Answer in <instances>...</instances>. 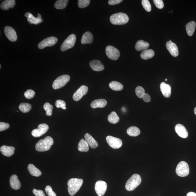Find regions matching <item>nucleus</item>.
Listing matches in <instances>:
<instances>
[{
    "mask_svg": "<svg viewBox=\"0 0 196 196\" xmlns=\"http://www.w3.org/2000/svg\"><path fill=\"white\" fill-rule=\"evenodd\" d=\"M141 182V176L138 174H133L126 183L125 189L128 191H133L140 185Z\"/></svg>",
    "mask_w": 196,
    "mask_h": 196,
    "instance_id": "20e7f679",
    "label": "nucleus"
},
{
    "mask_svg": "<svg viewBox=\"0 0 196 196\" xmlns=\"http://www.w3.org/2000/svg\"><path fill=\"white\" fill-rule=\"evenodd\" d=\"M76 41V36L75 34L70 35L61 44V50L62 51H65L68 49H70L74 46Z\"/></svg>",
    "mask_w": 196,
    "mask_h": 196,
    "instance_id": "0eeeda50",
    "label": "nucleus"
},
{
    "mask_svg": "<svg viewBox=\"0 0 196 196\" xmlns=\"http://www.w3.org/2000/svg\"><path fill=\"white\" fill-rule=\"evenodd\" d=\"M49 129V127L46 124H41L38 126V129L32 131L31 134L35 137H39L45 134Z\"/></svg>",
    "mask_w": 196,
    "mask_h": 196,
    "instance_id": "9d476101",
    "label": "nucleus"
},
{
    "mask_svg": "<svg viewBox=\"0 0 196 196\" xmlns=\"http://www.w3.org/2000/svg\"><path fill=\"white\" fill-rule=\"evenodd\" d=\"M154 55V52L151 49L146 50H143L140 55L142 59L147 60L152 58Z\"/></svg>",
    "mask_w": 196,
    "mask_h": 196,
    "instance_id": "c85d7f7f",
    "label": "nucleus"
},
{
    "mask_svg": "<svg viewBox=\"0 0 196 196\" xmlns=\"http://www.w3.org/2000/svg\"><path fill=\"white\" fill-rule=\"evenodd\" d=\"M44 109L46 111V114L48 116H51L52 115V110L53 109V106L50 105L49 103L46 102L43 106Z\"/></svg>",
    "mask_w": 196,
    "mask_h": 196,
    "instance_id": "c9c22d12",
    "label": "nucleus"
},
{
    "mask_svg": "<svg viewBox=\"0 0 196 196\" xmlns=\"http://www.w3.org/2000/svg\"><path fill=\"white\" fill-rule=\"evenodd\" d=\"M28 170L32 176L38 177L42 175V172L36 167L34 165L29 164L28 166Z\"/></svg>",
    "mask_w": 196,
    "mask_h": 196,
    "instance_id": "bb28decb",
    "label": "nucleus"
},
{
    "mask_svg": "<svg viewBox=\"0 0 196 196\" xmlns=\"http://www.w3.org/2000/svg\"><path fill=\"white\" fill-rule=\"evenodd\" d=\"M85 141L91 148L95 149L98 146V143L95 139L89 133H86L84 135Z\"/></svg>",
    "mask_w": 196,
    "mask_h": 196,
    "instance_id": "5701e85b",
    "label": "nucleus"
},
{
    "mask_svg": "<svg viewBox=\"0 0 196 196\" xmlns=\"http://www.w3.org/2000/svg\"><path fill=\"white\" fill-rule=\"evenodd\" d=\"M38 17H39V18H41V15L39 13H38Z\"/></svg>",
    "mask_w": 196,
    "mask_h": 196,
    "instance_id": "8fccbe9b",
    "label": "nucleus"
},
{
    "mask_svg": "<svg viewBox=\"0 0 196 196\" xmlns=\"http://www.w3.org/2000/svg\"><path fill=\"white\" fill-rule=\"evenodd\" d=\"M106 54L110 59L116 61L120 56V52L118 49L113 46H108L106 48Z\"/></svg>",
    "mask_w": 196,
    "mask_h": 196,
    "instance_id": "6e6552de",
    "label": "nucleus"
},
{
    "mask_svg": "<svg viewBox=\"0 0 196 196\" xmlns=\"http://www.w3.org/2000/svg\"><path fill=\"white\" fill-rule=\"evenodd\" d=\"M142 4L145 10L147 12L151 11V7L150 2L148 0H142Z\"/></svg>",
    "mask_w": 196,
    "mask_h": 196,
    "instance_id": "58836bf2",
    "label": "nucleus"
},
{
    "mask_svg": "<svg viewBox=\"0 0 196 196\" xmlns=\"http://www.w3.org/2000/svg\"><path fill=\"white\" fill-rule=\"evenodd\" d=\"M153 1L157 8L162 9L164 8V3L162 0H154Z\"/></svg>",
    "mask_w": 196,
    "mask_h": 196,
    "instance_id": "37998d69",
    "label": "nucleus"
},
{
    "mask_svg": "<svg viewBox=\"0 0 196 196\" xmlns=\"http://www.w3.org/2000/svg\"><path fill=\"white\" fill-rule=\"evenodd\" d=\"M175 129L176 132L180 137L184 139H186L187 137L188 131L183 125L181 124H178L176 126Z\"/></svg>",
    "mask_w": 196,
    "mask_h": 196,
    "instance_id": "dca6fc26",
    "label": "nucleus"
},
{
    "mask_svg": "<svg viewBox=\"0 0 196 196\" xmlns=\"http://www.w3.org/2000/svg\"><path fill=\"white\" fill-rule=\"evenodd\" d=\"M70 77L69 76L65 75L61 76L56 79L52 84V87L55 90H57L65 86L68 82Z\"/></svg>",
    "mask_w": 196,
    "mask_h": 196,
    "instance_id": "39448f33",
    "label": "nucleus"
},
{
    "mask_svg": "<svg viewBox=\"0 0 196 196\" xmlns=\"http://www.w3.org/2000/svg\"><path fill=\"white\" fill-rule=\"evenodd\" d=\"M9 183L12 189L17 190L20 189L21 183L16 175H13L11 176Z\"/></svg>",
    "mask_w": 196,
    "mask_h": 196,
    "instance_id": "a211bd4d",
    "label": "nucleus"
},
{
    "mask_svg": "<svg viewBox=\"0 0 196 196\" xmlns=\"http://www.w3.org/2000/svg\"><path fill=\"white\" fill-rule=\"evenodd\" d=\"M90 65L91 68L94 71H102L104 69V65L98 60H94L91 61L90 63Z\"/></svg>",
    "mask_w": 196,
    "mask_h": 196,
    "instance_id": "6ab92c4d",
    "label": "nucleus"
},
{
    "mask_svg": "<svg viewBox=\"0 0 196 196\" xmlns=\"http://www.w3.org/2000/svg\"><path fill=\"white\" fill-rule=\"evenodd\" d=\"M107 104V101L104 99L94 100L91 103V106L92 108H103L105 107Z\"/></svg>",
    "mask_w": 196,
    "mask_h": 196,
    "instance_id": "4be33fe9",
    "label": "nucleus"
},
{
    "mask_svg": "<svg viewBox=\"0 0 196 196\" xmlns=\"http://www.w3.org/2000/svg\"><path fill=\"white\" fill-rule=\"evenodd\" d=\"M25 16L28 17V20L31 24L35 25L39 24L43 22V19L39 17H34L31 13H26L24 14Z\"/></svg>",
    "mask_w": 196,
    "mask_h": 196,
    "instance_id": "aec40b11",
    "label": "nucleus"
},
{
    "mask_svg": "<svg viewBox=\"0 0 196 196\" xmlns=\"http://www.w3.org/2000/svg\"><path fill=\"white\" fill-rule=\"evenodd\" d=\"M187 196H196V194L194 192H190L187 193Z\"/></svg>",
    "mask_w": 196,
    "mask_h": 196,
    "instance_id": "09e8293b",
    "label": "nucleus"
},
{
    "mask_svg": "<svg viewBox=\"0 0 196 196\" xmlns=\"http://www.w3.org/2000/svg\"><path fill=\"white\" fill-rule=\"evenodd\" d=\"M144 102H149L151 101V98L149 95L145 93L142 98Z\"/></svg>",
    "mask_w": 196,
    "mask_h": 196,
    "instance_id": "de8ad7c7",
    "label": "nucleus"
},
{
    "mask_svg": "<svg viewBox=\"0 0 196 196\" xmlns=\"http://www.w3.org/2000/svg\"><path fill=\"white\" fill-rule=\"evenodd\" d=\"M4 32L6 36L11 42L16 41L17 39V36L16 31L12 27L6 26L4 28Z\"/></svg>",
    "mask_w": 196,
    "mask_h": 196,
    "instance_id": "4468645a",
    "label": "nucleus"
},
{
    "mask_svg": "<svg viewBox=\"0 0 196 196\" xmlns=\"http://www.w3.org/2000/svg\"><path fill=\"white\" fill-rule=\"evenodd\" d=\"M1 68V65H0V68Z\"/></svg>",
    "mask_w": 196,
    "mask_h": 196,
    "instance_id": "603ef678",
    "label": "nucleus"
},
{
    "mask_svg": "<svg viewBox=\"0 0 196 196\" xmlns=\"http://www.w3.org/2000/svg\"><path fill=\"white\" fill-rule=\"evenodd\" d=\"M15 5V0H5L1 3L0 7L3 10H7L14 6Z\"/></svg>",
    "mask_w": 196,
    "mask_h": 196,
    "instance_id": "393cba45",
    "label": "nucleus"
},
{
    "mask_svg": "<svg viewBox=\"0 0 196 196\" xmlns=\"http://www.w3.org/2000/svg\"><path fill=\"white\" fill-rule=\"evenodd\" d=\"M129 18L126 13H114L110 16V20L113 25H123L128 22Z\"/></svg>",
    "mask_w": 196,
    "mask_h": 196,
    "instance_id": "7ed1b4c3",
    "label": "nucleus"
},
{
    "mask_svg": "<svg viewBox=\"0 0 196 196\" xmlns=\"http://www.w3.org/2000/svg\"><path fill=\"white\" fill-rule=\"evenodd\" d=\"M68 0H58L56 1L54 4V7L57 9H65L68 3Z\"/></svg>",
    "mask_w": 196,
    "mask_h": 196,
    "instance_id": "72a5a7b5",
    "label": "nucleus"
},
{
    "mask_svg": "<svg viewBox=\"0 0 196 196\" xmlns=\"http://www.w3.org/2000/svg\"><path fill=\"white\" fill-rule=\"evenodd\" d=\"M83 183V180L79 178H73L68 182V190L71 196L74 195L80 189Z\"/></svg>",
    "mask_w": 196,
    "mask_h": 196,
    "instance_id": "f257e3e1",
    "label": "nucleus"
},
{
    "mask_svg": "<svg viewBox=\"0 0 196 196\" xmlns=\"http://www.w3.org/2000/svg\"><path fill=\"white\" fill-rule=\"evenodd\" d=\"M55 105L57 108H61L64 110L66 109V103L63 100H59L56 101L55 102Z\"/></svg>",
    "mask_w": 196,
    "mask_h": 196,
    "instance_id": "ea45409f",
    "label": "nucleus"
},
{
    "mask_svg": "<svg viewBox=\"0 0 196 196\" xmlns=\"http://www.w3.org/2000/svg\"><path fill=\"white\" fill-rule=\"evenodd\" d=\"M141 131L137 127H130L127 130L128 135L132 137H136L140 135Z\"/></svg>",
    "mask_w": 196,
    "mask_h": 196,
    "instance_id": "7c9ffc66",
    "label": "nucleus"
},
{
    "mask_svg": "<svg viewBox=\"0 0 196 196\" xmlns=\"http://www.w3.org/2000/svg\"><path fill=\"white\" fill-rule=\"evenodd\" d=\"M88 90V87L85 85H82L77 90L73 96V100L78 102L82 97L87 94Z\"/></svg>",
    "mask_w": 196,
    "mask_h": 196,
    "instance_id": "ddd939ff",
    "label": "nucleus"
},
{
    "mask_svg": "<svg viewBox=\"0 0 196 196\" xmlns=\"http://www.w3.org/2000/svg\"><path fill=\"white\" fill-rule=\"evenodd\" d=\"M194 113L196 115V107L194 109Z\"/></svg>",
    "mask_w": 196,
    "mask_h": 196,
    "instance_id": "3c124183",
    "label": "nucleus"
},
{
    "mask_svg": "<svg viewBox=\"0 0 196 196\" xmlns=\"http://www.w3.org/2000/svg\"><path fill=\"white\" fill-rule=\"evenodd\" d=\"M108 120L110 123L112 124H116L118 123L120 121V118L116 113L115 112H112L108 116Z\"/></svg>",
    "mask_w": 196,
    "mask_h": 196,
    "instance_id": "2f4dec72",
    "label": "nucleus"
},
{
    "mask_svg": "<svg viewBox=\"0 0 196 196\" xmlns=\"http://www.w3.org/2000/svg\"><path fill=\"white\" fill-rule=\"evenodd\" d=\"M15 148L13 146H9L3 145L0 148L2 154L4 156L7 157H11L14 153Z\"/></svg>",
    "mask_w": 196,
    "mask_h": 196,
    "instance_id": "412c9836",
    "label": "nucleus"
},
{
    "mask_svg": "<svg viewBox=\"0 0 196 196\" xmlns=\"http://www.w3.org/2000/svg\"><path fill=\"white\" fill-rule=\"evenodd\" d=\"M54 140L50 136H46L44 139L38 142L35 146L36 151L43 152L49 150L52 145L54 144Z\"/></svg>",
    "mask_w": 196,
    "mask_h": 196,
    "instance_id": "f03ea898",
    "label": "nucleus"
},
{
    "mask_svg": "<svg viewBox=\"0 0 196 196\" xmlns=\"http://www.w3.org/2000/svg\"><path fill=\"white\" fill-rule=\"evenodd\" d=\"M45 190L46 194L48 196H56V194L53 191L51 186H46Z\"/></svg>",
    "mask_w": 196,
    "mask_h": 196,
    "instance_id": "79ce46f5",
    "label": "nucleus"
},
{
    "mask_svg": "<svg viewBox=\"0 0 196 196\" xmlns=\"http://www.w3.org/2000/svg\"><path fill=\"white\" fill-rule=\"evenodd\" d=\"M165 81H167V79H165Z\"/></svg>",
    "mask_w": 196,
    "mask_h": 196,
    "instance_id": "864d4df0",
    "label": "nucleus"
},
{
    "mask_svg": "<svg viewBox=\"0 0 196 196\" xmlns=\"http://www.w3.org/2000/svg\"><path fill=\"white\" fill-rule=\"evenodd\" d=\"M35 92L33 90H28L26 92H25L24 96L26 98L30 99L32 98L34 96Z\"/></svg>",
    "mask_w": 196,
    "mask_h": 196,
    "instance_id": "a19ab883",
    "label": "nucleus"
},
{
    "mask_svg": "<svg viewBox=\"0 0 196 196\" xmlns=\"http://www.w3.org/2000/svg\"><path fill=\"white\" fill-rule=\"evenodd\" d=\"M176 172L180 177L188 176L189 173V167L187 163L185 161L180 162L176 167Z\"/></svg>",
    "mask_w": 196,
    "mask_h": 196,
    "instance_id": "423d86ee",
    "label": "nucleus"
},
{
    "mask_svg": "<svg viewBox=\"0 0 196 196\" xmlns=\"http://www.w3.org/2000/svg\"><path fill=\"white\" fill-rule=\"evenodd\" d=\"M9 124L1 122L0 123V131H2L9 128Z\"/></svg>",
    "mask_w": 196,
    "mask_h": 196,
    "instance_id": "a18cd8bd",
    "label": "nucleus"
},
{
    "mask_svg": "<svg viewBox=\"0 0 196 196\" xmlns=\"http://www.w3.org/2000/svg\"><path fill=\"white\" fill-rule=\"evenodd\" d=\"M123 1V0H109L108 1V4L110 5H116L121 3Z\"/></svg>",
    "mask_w": 196,
    "mask_h": 196,
    "instance_id": "49530a36",
    "label": "nucleus"
},
{
    "mask_svg": "<svg viewBox=\"0 0 196 196\" xmlns=\"http://www.w3.org/2000/svg\"><path fill=\"white\" fill-rule=\"evenodd\" d=\"M160 87L163 95L166 98H169L172 94L171 87L170 85L163 82L161 83Z\"/></svg>",
    "mask_w": 196,
    "mask_h": 196,
    "instance_id": "f3484780",
    "label": "nucleus"
},
{
    "mask_svg": "<svg viewBox=\"0 0 196 196\" xmlns=\"http://www.w3.org/2000/svg\"><path fill=\"white\" fill-rule=\"evenodd\" d=\"M90 0H79L78 6L80 8H84L90 5Z\"/></svg>",
    "mask_w": 196,
    "mask_h": 196,
    "instance_id": "4c0bfd02",
    "label": "nucleus"
},
{
    "mask_svg": "<svg viewBox=\"0 0 196 196\" xmlns=\"http://www.w3.org/2000/svg\"><path fill=\"white\" fill-rule=\"evenodd\" d=\"M135 92L136 94L139 98H142L145 94L144 88L141 86L137 87L135 89Z\"/></svg>",
    "mask_w": 196,
    "mask_h": 196,
    "instance_id": "e433bc0d",
    "label": "nucleus"
},
{
    "mask_svg": "<svg viewBox=\"0 0 196 196\" xmlns=\"http://www.w3.org/2000/svg\"><path fill=\"white\" fill-rule=\"evenodd\" d=\"M149 44L148 43L144 41L143 40L138 41L135 45V48L137 51H141L146 50L149 48Z\"/></svg>",
    "mask_w": 196,
    "mask_h": 196,
    "instance_id": "a878e982",
    "label": "nucleus"
},
{
    "mask_svg": "<svg viewBox=\"0 0 196 196\" xmlns=\"http://www.w3.org/2000/svg\"><path fill=\"white\" fill-rule=\"evenodd\" d=\"M196 26V23L194 21H191L186 24V30L188 35L190 36L193 35L195 31Z\"/></svg>",
    "mask_w": 196,
    "mask_h": 196,
    "instance_id": "cd10ccee",
    "label": "nucleus"
},
{
    "mask_svg": "<svg viewBox=\"0 0 196 196\" xmlns=\"http://www.w3.org/2000/svg\"><path fill=\"white\" fill-rule=\"evenodd\" d=\"M106 141L109 145L114 149H119L123 145V142L121 139L112 136H108L106 137Z\"/></svg>",
    "mask_w": 196,
    "mask_h": 196,
    "instance_id": "1a4fd4ad",
    "label": "nucleus"
},
{
    "mask_svg": "<svg viewBox=\"0 0 196 196\" xmlns=\"http://www.w3.org/2000/svg\"><path fill=\"white\" fill-rule=\"evenodd\" d=\"M94 37L90 32L87 31L83 35L81 40V43L83 44H91L93 42Z\"/></svg>",
    "mask_w": 196,
    "mask_h": 196,
    "instance_id": "b1692460",
    "label": "nucleus"
},
{
    "mask_svg": "<svg viewBox=\"0 0 196 196\" xmlns=\"http://www.w3.org/2000/svg\"><path fill=\"white\" fill-rule=\"evenodd\" d=\"M32 192L35 196H46L44 191L42 190L34 189L33 190Z\"/></svg>",
    "mask_w": 196,
    "mask_h": 196,
    "instance_id": "c03bdc74",
    "label": "nucleus"
},
{
    "mask_svg": "<svg viewBox=\"0 0 196 196\" xmlns=\"http://www.w3.org/2000/svg\"><path fill=\"white\" fill-rule=\"evenodd\" d=\"M32 105L30 104L27 103H22L19 106V110L24 113L30 111Z\"/></svg>",
    "mask_w": 196,
    "mask_h": 196,
    "instance_id": "f704fd0d",
    "label": "nucleus"
},
{
    "mask_svg": "<svg viewBox=\"0 0 196 196\" xmlns=\"http://www.w3.org/2000/svg\"><path fill=\"white\" fill-rule=\"evenodd\" d=\"M57 39L55 37H50L45 39L39 43L38 45V47L40 49H42L46 46H53L57 43Z\"/></svg>",
    "mask_w": 196,
    "mask_h": 196,
    "instance_id": "9b49d317",
    "label": "nucleus"
},
{
    "mask_svg": "<svg viewBox=\"0 0 196 196\" xmlns=\"http://www.w3.org/2000/svg\"><path fill=\"white\" fill-rule=\"evenodd\" d=\"M166 47L171 55L176 57L179 54V51L177 46L174 43L168 41L166 43Z\"/></svg>",
    "mask_w": 196,
    "mask_h": 196,
    "instance_id": "2eb2a0df",
    "label": "nucleus"
},
{
    "mask_svg": "<svg viewBox=\"0 0 196 196\" xmlns=\"http://www.w3.org/2000/svg\"><path fill=\"white\" fill-rule=\"evenodd\" d=\"M78 150L81 152H87L89 150V145L85 139H81L78 144Z\"/></svg>",
    "mask_w": 196,
    "mask_h": 196,
    "instance_id": "c756f323",
    "label": "nucleus"
},
{
    "mask_svg": "<svg viewBox=\"0 0 196 196\" xmlns=\"http://www.w3.org/2000/svg\"><path fill=\"white\" fill-rule=\"evenodd\" d=\"M95 190L98 196H102L105 194L107 189V185L106 182L98 180L95 185Z\"/></svg>",
    "mask_w": 196,
    "mask_h": 196,
    "instance_id": "f8f14e48",
    "label": "nucleus"
},
{
    "mask_svg": "<svg viewBox=\"0 0 196 196\" xmlns=\"http://www.w3.org/2000/svg\"><path fill=\"white\" fill-rule=\"evenodd\" d=\"M109 87L112 90L115 91H120L123 90L124 86L121 83L116 81H113L110 83Z\"/></svg>",
    "mask_w": 196,
    "mask_h": 196,
    "instance_id": "473e14b6",
    "label": "nucleus"
}]
</instances>
